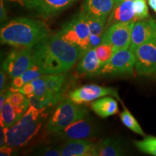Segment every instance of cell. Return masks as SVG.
<instances>
[{
	"mask_svg": "<svg viewBox=\"0 0 156 156\" xmlns=\"http://www.w3.org/2000/svg\"><path fill=\"white\" fill-rule=\"evenodd\" d=\"M5 4V2H4V0H1V4H0V19H1L2 23L5 22L7 20V10H6Z\"/></svg>",
	"mask_w": 156,
	"mask_h": 156,
	"instance_id": "cell-34",
	"label": "cell"
},
{
	"mask_svg": "<svg viewBox=\"0 0 156 156\" xmlns=\"http://www.w3.org/2000/svg\"><path fill=\"white\" fill-rule=\"evenodd\" d=\"M97 56L101 64V67L104 65L107 62L112 58L113 54H114L115 50L112 45L102 43L98 46L95 48Z\"/></svg>",
	"mask_w": 156,
	"mask_h": 156,
	"instance_id": "cell-25",
	"label": "cell"
},
{
	"mask_svg": "<svg viewBox=\"0 0 156 156\" xmlns=\"http://www.w3.org/2000/svg\"><path fill=\"white\" fill-rule=\"evenodd\" d=\"M5 71L1 70V73H0V90L1 92H3L5 90V82H6V76H5Z\"/></svg>",
	"mask_w": 156,
	"mask_h": 156,
	"instance_id": "cell-36",
	"label": "cell"
},
{
	"mask_svg": "<svg viewBox=\"0 0 156 156\" xmlns=\"http://www.w3.org/2000/svg\"><path fill=\"white\" fill-rule=\"evenodd\" d=\"M11 93L12 91L9 90L7 93V100H6L5 105L0 109L1 111V116H0L1 127H11L12 126L16 124L22 117L17 114L14 107L10 102Z\"/></svg>",
	"mask_w": 156,
	"mask_h": 156,
	"instance_id": "cell-19",
	"label": "cell"
},
{
	"mask_svg": "<svg viewBox=\"0 0 156 156\" xmlns=\"http://www.w3.org/2000/svg\"><path fill=\"white\" fill-rule=\"evenodd\" d=\"M85 18H86L87 24H88L90 31V34L103 36L106 23V20L97 19L94 18V17L85 16Z\"/></svg>",
	"mask_w": 156,
	"mask_h": 156,
	"instance_id": "cell-26",
	"label": "cell"
},
{
	"mask_svg": "<svg viewBox=\"0 0 156 156\" xmlns=\"http://www.w3.org/2000/svg\"><path fill=\"white\" fill-rule=\"evenodd\" d=\"M106 95H112L121 101L116 89L113 87L100 86L98 85H84L74 90L69 93V99L78 104L91 102Z\"/></svg>",
	"mask_w": 156,
	"mask_h": 156,
	"instance_id": "cell-10",
	"label": "cell"
},
{
	"mask_svg": "<svg viewBox=\"0 0 156 156\" xmlns=\"http://www.w3.org/2000/svg\"><path fill=\"white\" fill-rule=\"evenodd\" d=\"M5 2L11 5H17L22 8L29 10H36L38 12L41 5V0H4Z\"/></svg>",
	"mask_w": 156,
	"mask_h": 156,
	"instance_id": "cell-29",
	"label": "cell"
},
{
	"mask_svg": "<svg viewBox=\"0 0 156 156\" xmlns=\"http://www.w3.org/2000/svg\"><path fill=\"white\" fill-rule=\"evenodd\" d=\"M101 69V64L97 56L95 48L87 51L81 57L77 67L78 73L86 75H98Z\"/></svg>",
	"mask_w": 156,
	"mask_h": 156,
	"instance_id": "cell-16",
	"label": "cell"
},
{
	"mask_svg": "<svg viewBox=\"0 0 156 156\" xmlns=\"http://www.w3.org/2000/svg\"><path fill=\"white\" fill-rule=\"evenodd\" d=\"M48 33L47 27L41 21L17 17L2 25L0 40L3 44L30 49L47 37Z\"/></svg>",
	"mask_w": 156,
	"mask_h": 156,
	"instance_id": "cell-2",
	"label": "cell"
},
{
	"mask_svg": "<svg viewBox=\"0 0 156 156\" xmlns=\"http://www.w3.org/2000/svg\"><path fill=\"white\" fill-rule=\"evenodd\" d=\"M63 156H98L97 145L84 140H70L60 147Z\"/></svg>",
	"mask_w": 156,
	"mask_h": 156,
	"instance_id": "cell-14",
	"label": "cell"
},
{
	"mask_svg": "<svg viewBox=\"0 0 156 156\" xmlns=\"http://www.w3.org/2000/svg\"><path fill=\"white\" fill-rule=\"evenodd\" d=\"M96 131L94 124L89 119H84L83 118L73 123L56 134L64 139L84 140L94 136Z\"/></svg>",
	"mask_w": 156,
	"mask_h": 156,
	"instance_id": "cell-12",
	"label": "cell"
},
{
	"mask_svg": "<svg viewBox=\"0 0 156 156\" xmlns=\"http://www.w3.org/2000/svg\"><path fill=\"white\" fill-rule=\"evenodd\" d=\"M41 113L35 107L30 106L16 124L7 128L5 145L12 147H23L32 140L41 127Z\"/></svg>",
	"mask_w": 156,
	"mask_h": 156,
	"instance_id": "cell-3",
	"label": "cell"
},
{
	"mask_svg": "<svg viewBox=\"0 0 156 156\" xmlns=\"http://www.w3.org/2000/svg\"><path fill=\"white\" fill-rule=\"evenodd\" d=\"M136 147L143 153L156 156V137L153 136H146L145 139L134 142Z\"/></svg>",
	"mask_w": 156,
	"mask_h": 156,
	"instance_id": "cell-24",
	"label": "cell"
},
{
	"mask_svg": "<svg viewBox=\"0 0 156 156\" xmlns=\"http://www.w3.org/2000/svg\"><path fill=\"white\" fill-rule=\"evenodd\" d=\"M44 77L48 90L54 94L58 93L66 79L65 75L62 73L49 74L44 75Z\"/></svg>",
	"mask_w": 156,
	"mask_h": 156,
	"instance_id": "cell-22",
	"label": "cell"
},
{
	"mask_svg": "<svg viewBox=\"0 0 156 156\" xmlns=\"http://www.w3.org/2000/svg\"><path fill=\"white\" fill-rule=\"evenodd\" d=\"M58 34L69 44L77 46L83 56L90 48V31L85 15L80 12L74 18L63 25Z\"/></svg>",
	"mask_w": 156,
	"mask_h": 156,
	"instance_id": "cell-5",
	"label": "cell"
},
{
	"mask_svg": "<svg viewBox=\"0 0 156 156\" xmlns=\"http://www.w3.org/2000/svg\"><path fill=\"white\" fill-rule=\"evenodd\" d=\"M129 21L136 22L134 12V0H126L121 3L116 4L107 19L105 29L115 23Z\"/></svg>",
	"mask_w": 156,
	"mask_h": 156,
	"instance_id": "cell-15",
	"label": "cell"
},
{
	"mask_svg": "<svg viewBox=\"0 0 156 156\" xmlns=\"http://www.w3.org/2000/svg\"><path fill=\"white\" fill-rule=\"evenodd\" d=\"M12 92H20L25 95H29L33 94L34 91V85H33L31 82H29L28 83H25L22 87L18 89H9Z\"/></svg>",
	"mask_w": 156,
	"mask_h": 156,
	"instance_id": "cell-31",
	"label": "cell"
},
{
	"mask_svg": "<svg viewBox=\"0 0 156 156\" xmlns=\"http://www.w3.org/2000/svg\"><path fill=\"white\" fill-rule=\"evenodd\" d=\"M98 156L124 155V151L120 142L112 139L103 140L97 145Z\"/></svg>",
	"mask_w": 156,
	"mask_h": 156,
	"instance_id": "cell-20",
	"label": "cell"
},
{
	"mask_svg": "<svg viewBox=\"0 0 156 156\" xmlns=\"http://www.w3.org/2000/svg\"><path fill=\"white\" fill-rule=\"evenodd\" d=\"M135 69L140 75L156 73V38L144 43L134 50Z\"/></svg>",
	"mask_w": 156,
	"mask_h": 156,
	"instance_id": "cell-7",
	"label": "cell"
},
{
	"mask_svg": "<svg viewBox=\"0 0 156 156\" xmlns=\"http://www.w3.org/2000/svg\"><path fill=\"white\" fill-rule=\"evenodd\" d=\"M91 108L101 118H107L119 112L117 101L112 97H105L95 100L91 104Z\"/></svg>",
	"mask_w": 156,
	"mask_h": 156,
	"instance_id": "cell-18",
	"label": "cell"
},
{
	"mask_svg": "<svg viewBox=\"0 0 156 156\" xmlns=\"http://www.w3.org/2000/svg\"><path fill=\"white\" fill-rule=\"evenodd\" d=\"M154 38H156V19L146 18L136 21L132 28L129 48L134 51L140 45Z\"/></svg>",
	"mask_w": 156,
	"mask_h": 156,
	"instance_id": "cell-11",
	"label": "cell"
},
{
	"mask_svg": "<svg viewBox=\"0 0 156 156\" xmlns=\"http://www.w3.org/2000/svg\"><path fill=\"white\" fill-rule=\"evenodd\" d=\"M148 5L151 7V9L156 12V0H147Z\"/></svg>",
	"mask_w": 156,
	"mask_h": 156,
	"instance_id": "cell-38",
	"label": "cell"
},
{
	"mask_svg": "<svg viewBox=\"0 0 156 156\" xmlns=\"http://www.w3.org/2000/svg\"><path fill=\"white\" fill-rule=\"evenodd\" d=\"M10 102L13 106H22L24 105H30L28 97L20 92H12L10 95Z\"/></svg>",
	"mask_w": 156,
	"mask_h": 156,
	"instance_id": "cell-30",
	"label": "cell"
},
{
	"mask_svg": "<svg viewBox=\"0 0 156 156\" xmlns=\"http://www.w3.org/2000/svg\"><path fill=\"white\" fill-rule=\"evenodd\" d=\"M34 63L44 75L60 74L69 70L82 57L81 51L58 34L48 36L33 50Z\"/></svg>",
	"mask_w": 156,
	"mask_h": 156,
	"instance_id": "cell-1",
	"label": "cell"
},
{
	"mask_svg": "<svg viewBox=\"0 0 156 156\" xmlns=\"http://www.w3.org/2000/svg\"><path fill=\"white\" fill-rule=\"evenodd\" d=\"M87 110L71 99L60 103L48 121L46 129L49 133H58L73 123L85 118Z\"/></svg>",
	"mask_w": 156,
	"mask_h": 156,
	"instance_id": "cell-4",
	"label": "cell"
},
{
	"mask_svg": "<svg viewBox=\"0 0 156 156\" xmlns=\"http://www.w3.org/2000/svg\"><path fill=\"white\" fill-rule=\"evenodd\" d=\"M6 131H7V128L1 127V140H0L1 146L5 145L6 144Z\"/></svg>",
	"mask_w": 156,
	"mask_h": 156,
	"instance_id": "cell-37",
	"label": "cell"
},
{
	"mask_svg": "<svg viewBox=\"0 0 156 156\" xmlns=\"http://www.w3.org/2000/svg\"><path fill=\"white\" fill-rule=\"evenodd\" d=\"M77 0H41L38 13L43 17L54 16L65 10Z\"/></svg>",
	"mask_w": 156,
	"mask_h": 156,
	"instance_id": "cell-17",
	"label": "cell"
},
{
	"mask_svg": "<svg viewBox=\"0 0 156 156\" xmlns=\"http://www.w3.org/2000/svg\"><path fill=\"white\" fill-rule=\"evenodd\" d=\"M34 63L33 51L19 48L10 51L2 63V68L12 78L19 77Z\"/></svg>",
	"mask_w": 156,
	"mask_h": 156,
	"instance_id": "cell-9",
	"label": "cell"
},
{
	"mask_svg": "<svg viewBox=\"0 0 156 156\" xmlns=\"http://www.w3.org/2000/svg\"><path fill=\"white\" fill-rule=\"evenodd\" d=\"M134 23V21L118 23L108 27L103 34L102 43L112 45L115 51L129 48L131 44L132 31Z\"/></svg>",
	"mask_w": 156,
	"mask_h": 156,
	"instance_id": "cell-8",
	"label": "cell"
},
{
	"mask_svg": "<svg viewBox=\"0 0 156 156\" xmlns=\"http://www.w3.org/2000/svg\"><path fill=\"white\" fill-rule=\"evenodd\" d=\"M31 83L34 85V94L38 98L42 99L44 98L50 97L54 95V93H51L50 91L48 90L44 77L34 80L31 81Z\"/></svg>",
	"mask_w": 156,
	"mask_h": 156,
	"instance_id": "cell-27",
	"label": "cell"
},
{
	"mask_svg": "<svg viewBox=\"0 0 156 156\" xmlns=\"http://www.w3.org/2000/svg\"><path fill=\"white\" fill-rule=\"evenodd\" d=\"M39 155L45 156H60L62 155L61 150L59 148L56 147H46L42 149L39 152Z\"/></svg>",
	"mask_w": 156,
	"mask_h": 156,
	"instance_id": "cell-32",
	"label": "cell"
},
{
	"mask_svg": "<svg viewBox=\"0 0 156 156\" xmlns=\"http://www.w3.org/2000/svg\"><path fill=\"white\" fill-rule=\"evenodd\" d=\"M12 153V147L7 145L1 146V149H0V155L8 156L11 155Z\"/></svg>",
	"mask_w": 156,
	"mask_h": 156,
	"instance_id": "cell-35",
	"label": "cell"
},
{
	"mask_svg": "<svg viewBox=\"0 0 156 156\" xmlns=\"http://www.w3.org/2000/svg\"><path fill=\"white\" fill-rule=\"evenodd\" d=\"M120 119L123 124L132 132L142 136L145 135V132H143L139 123L128 109L124 108L123 112L120 114Z\"/></svg>",
	"mask_w": 156,
	"mask_h": 156,
	"instance_id": "cell-23",
	"label": "cell"
},
{
	"mask_svg": "<svg viewBox=\"0 0 156 156\" xmlns=\"http://www.w3.org/2000/svg\"><path fill=\"white\" fill-rule=\"evenodd\" d=\"M115 2L116 0H84L80 12L85 16L107 20Z\"/></svg>",
	"mask_w": 156,
	"mask_h": 156,
	"instance_id": "cell-13",
	"label": "cell"
},
{
	"mask_svg": "<svg viewBox=\"0 0 156 156\" xmlns=\"http://www.w3.org/2000/svg\"><path fill=\"white\" fill-rule=\"evenodd\" d=\"M136 20H141L149 17V11L146 0H134Z\"/></svg>",
	"mask_w": 156,
	"mask_h": 156,
	"instance_id": "cell-28",
	"label": "cell"
},
{
	"mask_svg": "<svg viewBox=\"0 0 156 156\" xmlns=\"http://www.w3.org/2000/svg\"><path fill=\"white\" fill-rule=\"evenodd\" d=\"M135 67V55L129 48L116 51L112 58L102 66L98 75H122L132 74Z\"/></svg>",
	"mask_w": 156,
	"mask_h": 156,
	"instance_id": "cell-6",
	"label": "cell"
},
{
	"mask_svg": "<svg viewBox=\"0 0 156 156\" xmlns=\"http://www.w3.org/2000/svg\"><path fill=\"white\" fill-rule=\"evenodd\" d=\"M103 42V36L90 34V48H95Z\"/></svg>",
	"mask_w": 156,
	"mask_h": 156,
	"instance_id": "cell-33",
	"label": "cell"
},
{
	"mask_svg": "<svg viewBox=\"0 0 156 156\" xmlns=\"http://www.w3.org/2000/svg\"><path fill=\"white\" fill-rule=\"evenodd\" d=\"M124 1H126V0H116V2H115V5H116V4L121 3V2H124Z\"/></svg>",
	"mask_w": 156,
	"mask_h": 156,
	"instance_id": "cell-39",
	"label": "cell"
},
{
	"mask_svg": "<svg viewBox=\"0 0 156 156\" xmlns=\"http://www.w3.org/2000/svg\"><path fill=\"white\" fill-rule=\"evenodd\" d=\"M42 75H44L41 70L40 67L36 64L33 63L31 67L27 69L23 75L19 77L13 78L12 82V89H18L22 87L25 83H28L34 80L38 79L41 77Z\"/></svg>",
	"mask_w": 156,
	"mask_h": 156,
	"instance_id": "cell-21",
	"label": "cell"
}]
</instances>
